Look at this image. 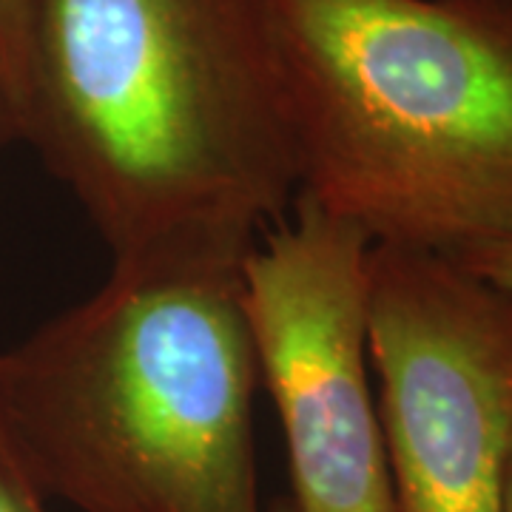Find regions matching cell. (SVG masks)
I'll return each mask as SVG.
<instances>
[{
  "label": "cell",
  "mask_w": 512,
  "mask_h": 512,
  "mask_svg": "<svg viewBox=\"0 0 512 512\" xmlns=\"http://www.w3.org/2000/svg\"><path fill=\"white\" fill-rule=\"evenodd\" d=\"M370 365L396 512H504L512 296L427 251H370Z\"/></svg>",
  "instance_id": "obj_4"
},
{
  "label": "cell",
  "mask_w": 512,
  "mask_h": 512,
  "mask_svg": "<svg viewBox=\"0 0 512 512\" xmlns=\"http://www.w3.org/2000/svg\"><path fill=\"white\" fill-rule=\"evenodd\" d=\"M12 143H18V128H15V120H12V111L6 106V97L0 92V157Z\"/></svg>",
  "instance_id": "obj_9"
},
{
  "label": "cell",
  "mask_w": 512,
  "mask_h": 512,
  "mask_svg": "<svg viewBox=\"0 0 512 512\" xmlns=\"http://www.w3.org/2000/svg\"><path fill=\"white\" fill-rule=\"evenodd\" d=\"M504 512H512V456L507 464V487H504Z\"/></svg>",
  "instance_id": "obj_10"
},
{
  "label": "cell",
  "mask_w": 512,
  "mask_h": 512,
  "mask_svg": "<svg viewBox=\"0 0 512 512\" xmlns=\"http://www.w3.org/2000/svg\"><path fill=\"white\" fill-rule=\"evenodd\" d=\"M242 259L256 373L288 444L299 512H396L370 365V251L308 200Z\"/></svg>",
  "instance_id": "obj_5"
},
{
  "label": "cell",
  "mask_w": 512,
  "mask_h": 512,
  "mask_svg": "<svg viewBox=\"0 0 512 512\" xmlns=\"http://www.w3.org/2000/svg\"><path fill=\"white\" fill-rule=\"evenodd\" d=\"M296 197L373 245L512 239V0H262Z\"/></svg>",
  "instance_id": "obj_3"
},
{
  "label": "cell",
  "mask_w": 512,
  "mask_h": 512,
  "mask_svg": "<svg viewBox=\"0 0 512 512\" xmlns=\"http://www.w3.org/2000/svg\"><path fill=\"white\" fill-rule=\"evenodd\" d=\"M450 259H456L458 265L467 268L470 274L481 276L484 282H490L498 291L512 296V239L493 242V245H484V248L467 251V254L450 256Z\"/></svg>",
  "instance_id": "obj_8"
},
{
  "label": "cell",
  "mask_w": 512,
  "mask_h": 512,
  "mask_svg": "<svg viewBox=\"0 0 512 512\" xmlns=\"http://www.w3.org/2000/svg\"><path fill=\"white\" fill-rule=\"evenodd\" d=\"M29 12L32 0H0V92L23 137L26 77H29Z\"/></svg>",
  "instance_id": "obj_6"
},
{
  "label": "cell",
  "mask_w": 512,
  "mask_h": 512,
  "mask_svg": "<svg viewBox=\"0 0 512 512\" xmlns=\"http://www.w3.org/2000/svg\"><path fill=\"white\" fill-rule=\"evenodd\" d=\"M242 259L111 262L92 296L0 350V421L46 498L265 512Z\"/></svg>",
  "instance_id": "obj_2"
},
{
  "label": "cell",
  "mask_w": 512,
  "mask_h": 512,
  "mask_svg": "<svg viewBox=\"0 0 512 512\" xmlns=\"http://www.w3.org/2000/svg\"><path fill=\"white\" fill-rule=\"evenodd\" d=\"M46 495L23 464L6 424L0 421V512H46Z\"/></svg>",
  "instance_id": "obj_7"
},
{
  "label": "cell",
  "mask_w": 512,
  "mask_h": 512,
  "mask_svg": "<svg viewBox=\"0 0 512 512\" xmlns=\"http://www.w3.org/2000/svg\"><path fill=\"white\" fill-rule=\"evenodd\" d=\"M20 140L111 262L242 259L296 200L262 0H32Z\"/></svg>",
  "instance_id": "obj_1"
},
{
  "label": "cell",
  "mask_w": 512,
  "mask_h": 512,
  "mask_svg": "<svg viewBox=\"0 0 512 512\" xmlns=\"http://www.w3.org/2000/svg\"><path fill=\"white\" fill-rule=\"evenodd\" d=\"M268 512H299V510H296V504H293L291 498H282V501H279V504H274V507H271Z\"/></svg>",
  "instance_id": "obj_11"
}]
</instances>
